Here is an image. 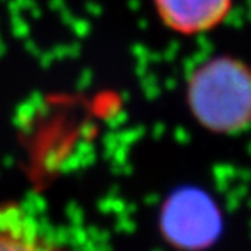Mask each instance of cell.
<instances>
[{"label": "cell", "instance_id": "6da1fadb", "mask_svg": "<svg viewBox=\"0 0 251 251\" xmlns=\"http://www.w3.org/2000/svg\"><path fill=\"white\" fill-rule=\"evenodd\" d=\"M188 104L194 119L215 134L251 126V69L232 57L205 62L191 75Z\"/></svg>", "mask_w": 251, "mask_h": 251}, {"label": "cell", "instance_id": "7a4b0ae2", "mask_svg": "<svg viewBox=\"0 0 251 251\" xmlns=\"http://www.w3.org/2000/svg\"><path fill=\"white\" fill-rule=\"evenodd\" d=\"M222 228L219 207L207 194L183 189L170 196L160 214V230L175 248L198 251L210 247Z\"/></svg>", "mask_w": 251, "mask_h": 251}, {"label": "cell", "instance_id": "3957f363", "mask_svg": "<svg viewBox=\"0 0 251 251\" xmlns=\"http://www.w3.org/2000/svg\"><path fill=\"white\" fill-rule=\"evenodd\" d=\"M160 17L179 33H201L214 28L228 13L232 0H155Z\"/></svg>", "mask_w": 251, "mask_h": 251}, {"label": "cell", "instance_id": "277c9868", "mask_svg": "<svg viewBox=\"0 0 251 251\" xmlns=\"http://www.w3.org/2000/svg\"><path fill=\"white\" fill-rule=\"evenodd\" d=\"M0 251H67L48 238L22 205L0 204Z\"/></svg>", "mask_w": 251, "mask_h": 251}]
</instances>
